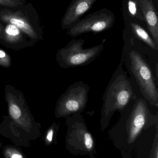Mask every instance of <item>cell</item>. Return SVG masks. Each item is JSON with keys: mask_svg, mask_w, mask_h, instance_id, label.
<instances>
[{"mask_svg": "<svg viewBox=\"0 0 158 158\" xmlns=\"http://www.w3.org/2000/svg\"><path fill=\"white\" fill-rule=\"evenodd\" d=\"M121 61L142 97L158 108V62L153 60L151 48L137 43L134 39H124Z\"/></svg>", "mask_w": 158, "mask_h": 158, "instance_id": "obj_1", "label": "cell"}, {"mask_svg": "<svg viewBox=\"0 0 158 158\" xmlns=\"http://www.w3.org/2000/svg\"><path fill=\"white\" fill-rule=\"evenodd\" d=\"M120 61L109 81L103 96L101 111L102 126H106L117 111L121 113L130 102L137 99L138 89Z\"/></svg>", "mask_w": 158, "mask_h": 158, "instance_id": "obj_2", "label": "cell"}, {"mask_svg": "<svg viewBox=\"0 0 158 158\" xmlns=\"http://www.w3.org/2000/svg\"><path fill=\"white\" fill-rule=\"evenodd\" d=\"M0 22L15 26L35 43L43 39L40 17L31 2L13 8L0 6Z\"/></svg>", "mask_w": 158, "mask_h": 158, "instance_id": "obj_3", "label": "cell"}, {"mask_svg": "<svg viewBox=\"0 0 158 158\" xmlns=\"http://www.w3.org/2000/svg\"><path fill=\"white\" fill-rule=\"evenodd\" d=\"M83 39H73L65 47L58 50L56 60L64 69L88 65L101 54L104 49L103 43L84 49Z\"/></svg>", "mask_w": 158, "mask_h": 158, "instance_id": "obj_4", "label": "cell"}, {"mask_svg": "<svg viewBox=\"0 0 158 158\" xmlns=\"http://www.w3.org/2000/svg\"><path fill=\"white\" fill-rule=\"evenodd\" d=\"M121 113L130 143L135 140L147 125L157 121L158 115L150 111L148 103L142 97L131 101Z\"/></svg>", "mask_w": 158, "mask_h": 158, "instance_id": "obj_5", "label": "cell"}, {"mask_svg": "<svg viewBox=\"0 0 158 158\" xmlns=\"http://www.w3.org/2000/svg\"><path fill=\"white\" fill-rule=\"evenodd\" d=\"M90 89V86L82 81L70 85L57 101L56 117L67 118L84 111L88 103Z\"/></svg>", "mask_w": 158, "mask_h": 158, "instance_id": "obj_6", "label": "cell"}, {"mask_svg": "<svg viewBox=\"0 0 158 158\" xmlns=\"http://www.w3.org/2000/svg\"><path fill=\"white\" fill-rule=\"evenodd\" d=\"M114 15L101 11L88 16L72 26L68 34L75 37L88 32H99L110 28L114 23Z\"/></svg>", "mask_w": 158, "mask_h": 158, "instance_id": "obj_7", "label": "cell"}, {"mask_svg": "<svg viewBox=\"0 0 158 158\" xmlns=\"http://www.w3.org/2000/svg\"><path fill=\"white\" fill-rule=\"evenodd\" d=\"M3 24L0 32V44L13 50H23L33 46L35 42L14 25Z\"/></svg>", "mask_w": 158, "mask_h": 158, "instance_id": "obj_8", "label": "cell"}, {"mask_svg": "<svg viewBox=\"0 0 158 158\" xmlns=\"http://www.w3.org/2000/svg\"><path fill=\"white\" fill-rule=\"evenodd\" d=\"M137 5L143 14L150 35L158 44V16L152 0H136Z\"/></svg>", "mask_w": 158, "mask_h": 158, "instance_id": "obj_9", "label": "cell"}, {"mask_svg": "<svg viewBox=\"0 0 158 158\" xmlns=\"http://www.w3.org/2000/svg\"><path fill=\"white\" fill-rule=\"evenodd\" d=\"M97 0H74L63 17L61 27L63 29H70L84 13L88 11Z\"/></svg>", "mask_w": 158, "mask_h": 158, "instance_id": "obj_10", "label": "cell"}, {"mask_svg": "<svg viewBox=\"0 0 158 158\" xmlns=\"http://www.w3.org/2000/svg\"><path fill=\"white\" fill-rule=\"evenodd\" d=\"M130 27L131 28L133 37L124 39H137L139 41L142 42L152 50L158 52V44L155 42L151 35L143 28L137 23L134 22L130 24Z\"/></svg>", "mask_w": 158, "mask_h": 158, "instance_id": "obj_11", "label": "cell"}, {"mask_svg": "<svg viewBox=\"0 0 158 158\" xmlns=\"http://www.w3.org/2000/svg\"><path fill=\"white\" fill-rule=\"evenodd\" d=\"M128 9L130 14L133 16L144 20V18L140 12V9L137 5L136 0H130L128 2Z\"/></svg>", "mask_w": 158, "mask_h": 158, "instance_id": "obj_12", "label": "cell"}, {"mask_svg": "<svg viewBox=\"0 0 158 158\" xmlns=\"http://www.w3.org/2000/svg\"><path fill=\"white\" fill-rule=\"evenodd\" d=\"M12 65V58L5 51L0 49V66L8 68Z\"/></svg>", "mask_w": 158, "mask_h": 158, "instance_id": "obj_13", "label": "cell"}, {"mask_svg": "<svg viewBox=\"0 0 158 158\" xmlns=\"http://www.w3.org/2000/svg\"><path fill=\"white\" fill-rule=\"evenodd\" d=\"M26 3V0H0V6L10 8L24 5Z\"/></svg>", "mask_w": 158, "mask_h": 158, "instance_id": "obj_14", "label": "cell"}, {"mask_svg": "<svg viewBox=\"0 0 158 158\" xmlns=\"http://www.w3.org/2000/svg\"><path fill=\"white\" fill-rule=\"evenodd\" d=\"M83 138L84 139V144L87 149L90 150L92 148L93 146V141L91 134L89 133L86 130V128L83 131Z\"/></svg>", "mask_w": 158, "mask_h": 158, "instance_id": "obj_15", "label": "cell"}, {"mask_svg": "<svg viewBox=\"0 0 158 158\" xmlns=\"http://www.w3.org/2000/svg\"><path fill=\"white\" fill-rule=\"evenodd\" d=\"M53 129H50L48 131V134L47 135V140L50 142H51L53 139Z\"/></svg>", "mask_w": 158, "mask_h": 158, "instance_id": "obj_16", "label": "cell"}, {"mask_svg": "<svg viewBox=\"0 0 158 158\" xmlns=\"http://www.w3.org/2000/svg\"><path fill=\"white\" fill-rule=\"evenodd\" d=\"M12 158H23L22 156L20 155H18V154H15L13 155L12 156Z\"/></svg>", "mask_w": 158, "mask_h": 158, "instance_id": "obj_17", "label": "cell"}, {"mask_svg": "<svg viewBox=\"0 0 158 158\" xmlns=\"http://www.w3.org/2000/svg\"><path fill=\"white\" fill-rule=\"evenodd\" d=\"M3 28V24L2 23V22H0V32L2 31Z\"/></svg>", "mask_w": 158, "mask_h": 158, "instance_id": "obj_18", "label": "cell"}]
</instances>
